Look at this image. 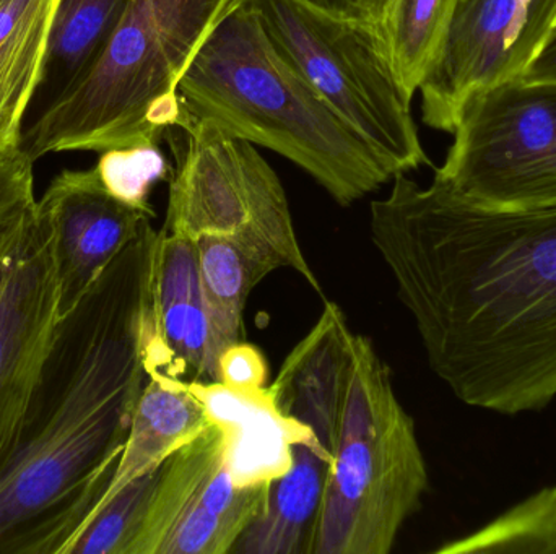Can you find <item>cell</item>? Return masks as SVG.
Listing matches in <instances>:
<instances>
[{
  "instance_id": "cb8c5ba5",
  "label": "cell",
  "mask_w": 556,
  "mask_h": 554,
  "mask_svg": "<svg viewBox=\"0 0 556 554\" xmlns=\"http://www.w3.org/2000/svg\"><path fill=\"white\" fill-rule=\"evenodd\" d=\"M218 383L243 390L267 387L266 358L244 340L231 345L218 360Z\"/></svg>"
},
{
  "instance_id": "484cf974",
  "label": "cell",
  "mask_w": 556,
  "mask_h": 554,
  "mask_svg": "<svg viewBox=\"0 0 556 554\" xmlns=\"http://www.w3.org/2000/svg\"><path fill=\"white\" fill-rule=\"evenodd\" d=\"M519 78L525 81H556V28Z\"/></svg>"
},
{
  "instance_id": "ba28073f",
  "label": "cell",
  "mask_w": 556,
  "mask_h": 554,
  "mask_svg": "<svg viewBox=\"0 0 556 554\" xmlns=\"http://www.w3.org/2000/svg\"><path fill=\"white\" fill-rule=\"evenodd\" d=\"M433 182L486 210L556 207V81H503L464 103Z\"/></svg>"
},
{
  "instance_id": "6da1fadb",
  "label": "cell",
  "mask_w": 556,
  "mask_h": 554,
  "mask_svg": "<svg viewBox=\"0 0 556 554\" xmlns=\"http://www.w3.org/2000/svg\"><path fill=\"white\" fill-rule=\"evenodd\" d=\"M372 246L431 371L469 407L541 412L556 397V207H473L397 175Z\"/></svg>"
},
{
  "instance_id": "9c48e42d",
  "label": "cell",
  "mask_w": 556,
  "mask_h": 554,
  "mask_svg": "<svg viewBox=\"0 0 556 554\" xmlns=\"http://www.w3.org/2000/svg\"><path fill=\"white\" fill-rule=\"evenodd\" d=\"M225 449L224 431L211 422L160 465L129 554L233 553L266 510L270 487H238Z\"/></svg>"
},
{
  "instance_id": "d4e9b609",
  "label": "cell",
  "mask_w": 556,
  "mask_h": 554,
  "mask_svg": "<svg viewBox=\"0 0 556 554\" xmlns=\"http://www.w3.org/2000/svg\"><path fill=\"white\" fill-rule=\"evenodd\" d=\"M301 2L329 15L376 23L378 0H301Z\"/></svg>"
},
{
  "instance_id": "52a82bcc",
  "label": "cell",
  "mask_w": 556,
  "mask_h": 554,
  "mask_svg": "<svg viewBox=\"0 0 556 554\" xmlns=\"http://www.w3.org/2000/svg\"><path fill=\"white\" fill-rule=\"evenodd\" d=\"M285 61L359 133L392 176L430 165L408 96L375 22L342 18L301 0H241Z\"/></svg>"
},
{
  "instance_id": "603a6c76",
  "label": "cell",
  "mask_w": 556,
  "mask_h": 554,
  "mask_svg": "<svg viewBox=\"0 0 556 554\" xmlns=\"http://www.w3.org/2000/svg\"><path fill=\"white\" fill-rule=\"evenodd\" d=\"M33 166L22 139L0 143V234L36 204Z\"/></svg>"
},
{
  "instance_id": "5b68a950",
  "label": "cell",
  "mask_w": 556,
  "mask_h": 554,
  "mask_svg": "<svg viewBox=\"0 0 556 554\" xmlns=\"http://www.w3.org/2000/svg\"><path fill=\"white\" fill-rule=\"evenodd\" d=\"M237 0H130L90 65L22 133L33 159L159 143L189 119L179 81Z\"/></svg>"
},
{
  "instance_id": "277c9868",
  "label": "cell",
  "mask_w": 556,
  "mask_h": 554,
  "mask_svg": "<svg viewBox=\"0 0 556 554\" xmlns=\"http://www.w3.org/2000/svg\"><path fill=\"white\" fill-rule=\"evenodd\" d=\"M179 94L189 117L290 159L340 207L394 179L372 146L285 61L241 0L199 49Z\"/></svg>"
},
{
  "instance_id": "4fadbf2b",
  "label": "cell",
  "mask_w": 556,
  "mask_h": 554,
  "mask_svg": "<svg viewBox=\"0 0 556 554\" xmlns=\"http://www.w3.org/2000/svg\"><path fill=\"white\" fill-rule=\"evenodd\" d=\"M218 360L220 355L202 288L198 244L159 230L147 371L178 379L217 383Z\"/></svg>"
},
{
  "instance_id": "7402d4cb",
  "label": "cell",
  "mask_w": 556,
  "mask_h": 554,
  "mask_svg": "<svg viewBox=\"0 0 556 554\" xmlns=\"http://www.w3.org/2000/svg\"><path fill=\"white\" fill-rule=\"evenodd\" d=\"M94 171L113 197L155 217L150 194L159 182L168 181L173 168L159 143H139L104 150L94 165Z\"/></svg>"
},
{
  "instance_id": "e0dca14e",
  "label": "cell",
  "mask_w": 556,
  "mask_h": 554,
  "mask_svg": "<svg viewBox=\"0 0 556 554\" xmlns=\"http://www.w3.org/2000/svg\"><path fill=\"white\" fill-rule=\"evenodd\" d=\"M130 0H61L52 26L45 77L46 104L100 54Z\"/></svg>"
},
{
  "instance_id": "ac0fdd59",
  "label": "cell",
  "mask_w": 556,
  "mask_h": 554,
  "mask_svg": "<svg viewBox=\"0 0 556 554\" xmlns=\"http://www.w3.org/2000/svg\"><path fill=\"white\" fill-rule=\"evenodd\" d=\"M202 288L218 355L244 340V309L253 289L270 275L233 243L217 236L195 240Z\"/></svg>"
},
{
  "instance_id": "7c38bea8",
  "label": "cell",
  "mask_w": 556,
  "mask_h": 554,
  "mask_svg": "<svg viewBox=\"0 0 556 554\" xmlns=\"http://www.w3.org/2000/svg\"><path fill=\"white\" fill-rule=\"evenodd\" d=\"M36 204L54 233L59 318L78 305L117 254L153 218L113 197L94 168L59 172Z\"/></svg>"
},
{
  "instance_id": "d6986e66",
  "label": "cell",
  "mask_w": 556,
  "mask_h": 554,
  "mask_svg": "<svg viewBox=\"0 0 556 554\" xmlns=\"http://www.w3.org/2000/svg\"><path fill=\"white\" fill-rule=\"evenodd\" d=\"M454 5L456 0H379L376 25L410 98L420 88Z\"/></svg>"
},
{
  "instance_id": "3957f363",
  "label": "cell",
  "mask_w": 556,
  "mask_h": 554,
  "mask_svg": "<svg viewBox=\"0 0 556 554\" xmlns=\"http://www.w3.org/2000/svg\"><path fill=\"white\" fill-rule=\"evenodd\" d=\"M269 389L329 464L311 554L391 553L430 480L414 418L372 342L326 301Z\"/></svg>"
},
{
  "instance_id": "4316f807",
  "label": "cell",
  "mask_w": 556,
  "mask_h": 554,
  "mask_svg": "<svg viewBox=\"0 0 556 554\" xmlns=\"http://www.w3.org/2000/svg\"><path fill=\"white\" fill-rule=\"evenodd\" d=\"M9 2L10 0H0V9H2V7H5Z\"/></svg>"
},
{
  "instance_id": "ffe728a7",
  "label": "cell",
  "mask_w": 556,
  "mask_h": 554,
  "mask_svg": "<svg viewBox=\"0 0 556 554\" xmlns=\"http://www.w3.org/2000/svg\"><path fill=\"white\" fill-rule=\"evenodd\" d=\"M438 554H556V487L544 488L482 529L438 549Z\"/></svg>"
},
{
  "instance_id": "9a60e30c",
  "label": "cell",
  "mask_w": 556,
  "mask_h": 554,
  "mask_svg": "<svg viewBox=\"0 0 556 554\" xmlns=\"http://www.w3.org/2000/svg\"><path fill=\"white\" fill-rule=\"evenodd\" d=\"M208 423L207 410L185 379L149 374L116 472L90 517L130 481L156 471L169 455L198 438Z\"/></svg>"
},
{
  "instance_id": "30bf717a",
  "label": "cell",
  "mask_w": 556,
  "mask_h": 554,
  "mask_svg": "<svg viewBox=\"0 0 556 554\" xmlns=\"http://www.w3.org/2000/svg\"><path fill=\"white\" fill-rule=\"evenodd\" d=\"M556 0H456L421 80V117L453 133L477 91L521 77L554 31Z\"/></svg>"
},
{
  "instance_id": "44dd1931",
  "label": "cell",
  "mask_w": 556,
  "mask_h": 554,
  "mask_svg": "<svg viewBox=\"0 0 556 554\" xmlns=\"http://www.w3.org/2000/svg\"><path fill=\"white\" fill-rule=\"evenodd\" d=\"M159 468L130 481L104 503L81 527L65 554H129L155 488Z\"/></svg>"
},
{
  "instance_id": "8992f818",
  "label": "cell",
  "mask_w": 556,
  "mask_h": 554,
  "mask_svg": "<svg viewBox=\"0 0 556 554\" xmlns=\"http://www.w3.org/2000/svg\"><path fill=\"white\" fill-rule=\"evenodd\" d=\"M163 139L172 143L176 165L162 230L194 241L224 237L267 272L293 270L323 295L298 241L283 185L253 143L192 117Z\"/></svg>"
},
{
  "instance_id": "2e32d148",
  "label": "cell",
  "mask_w": 556,
  "mask_h": 554,
  "mask_svg": "<svg viewBox=\"0 0 556 554\" xmlns=\"http://www.w3.org/2000/svg\"><path fill=\"white\" fill-rule=\"evenodd\" d=\"M61 0H10L0 9V143L22 139V124L45 77Z\"/></svg>"
},
{
  "instance_id": "8fae6325",
  "label": "cell",
  "mask_w": 556,
  "mask_h": 554,
  "mask_svg": "<svg viewBox=\"0 0 556 554\" xmlns=\"http://www.w3.org/2000/svg\"><path fill=\"white\" fill-rule=\"evenodd\" d=\"M59 319L54 233L35 204L0 234V471L12 458Z\"/></svg>"
},
{
  "instance_id": "83f0119b",
  "label": "cell",
  "mask_w": 556,
  "mask_h": 554,
  "mask_svg": "<svg viewBox=\"0 0 556 554\" xmlns=\"http://www.w3.org/2000/svg\"><path fill=\"white\" fill-rule=\"evenodd\" d=\"M555 28H556V22H555ZM555 28H554V29H555Z\"/></svg>"
},
{
  "instance_id": "f1b7e54d",
  "label": "cell",
  "mask_w": 556,
  "mask_h": 554,
  "mask_svg": "<svg viewBox=\"0 0 556 554\" xmlns=\"http://www.w3.org/2000/svg\"><path fill=\"white\" fill-rule=\"evenodd\" d=\"M378 2H379V0H378Z\"/></svg>"
},
{
  "instance_id": "7a4b0ae2",
  "label": "cell",
  "mask_w": 556,
  "mask_h": 554,
  "mask_svg": "<svg viewBox=\"0 0 556 554\" xmlns=\"http://www.w3.org/2000/svg\"><path fill=\"white\" fill-rule=\"evenodd\" d=\"M152 220L59 319L12 458L0 554H65L110 487L149 381Z\"/></svg>"
},
{
  "instance_id": "5bb4252c",
  "label": "cell",
  "mask_w": 556,
  "mask_h": 554,
  "mask_svg": "<svg viewBox=\"0 0 556 554\" xmlns=\"http://www.w3.org/2000/svg\"><path fill=\"white\" fill-rule=\"evenodd\" d=\"M185 383L224 431L228 471L240 488L270 487L290 471L294 446L313 436L306 425L278 409L269 387L243 390L218 381Z\"/></svg>"
}]
</instances>
